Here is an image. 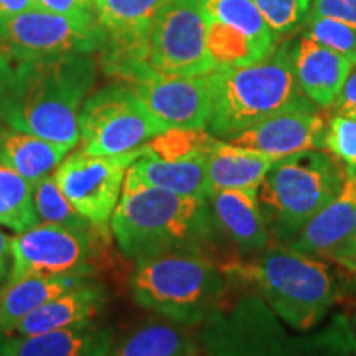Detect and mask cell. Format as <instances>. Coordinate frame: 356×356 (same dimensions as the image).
Returning <instances> with one entry per match:
<instances>
[{"label":"cell","mask_w":356,"mask_h":356,"mask_svg":"<svg viewBox=\"0 0 356 356\" xmlns=\"http://www.w3.org/2000/svg\"><path fill=\"white\" fill-rule=\"evenodd\" d=\"M208 207L213 222L243 251H259L267 246L269 233L257 191L211 190Z\"/></svg>","instance_id":"cell-18"},{"label":"cell","mask_w":356,"mask_h":356,"mask_svg":"<svg viewBox=\"0 0 356 356\" xmlns=\"http://www.w3.org/2000/svg\"><path fill=\"white\" fill-rule=\"evenodd\" d=\"M346 167L323 150L275 160L257 190L261 211L275 234L292 239L337 197Z\"/></svg>","instance_id":"cell-6"},{"label":"cell","mask_w":356,"mask_h":356,"mask_svg":"<svg viewBox=\"0 0 356 356\" xmlns=\"http://www.w3.org/2000/svg\"><path fill=\"white\" fill-rule=\"evenodd\" d=\"M35 7H37L35 0H0V17L17 15Z\"/></svg>","instance_id":"cell-35"},{"label":"cell","mask_w":356,"mask_h":356,"mask_svg":"<svg viewBox=\"0 0 356 356\" xmlns=\"http://www.w3.org/2000/svg\"><path fill=\"white\" fill-rule=\"evenodd\" d=\"M38 222L32 184L10 168L0 165V226L22 233Z\"/></svg>","instance_id":"cell-26"},{"label":"cell","mask_w":356,"mask_h":356,"mask_svg":"<svg viewBox=\"0 0 356 356\" xmlns=\"http://www.w3.org/2000/svg\"><path fill=\"white\" fill-rule=\"evenodd\" d=\"M12 267V238L0 229V284L7 280Z\"/></svg>","instance_id":"cell-34"},{"label":"cell","mask_w":356,"mask_h":356,"mask_svg":"<svg viewBox=\"0 0 356 356\" xmlns=\"http://www.w3.org/2000/svg\"><path fill=\"white\" fill-rule=\"evenodd\" d=\"M208 145L204 149L175 155V157H162V155L150 152L145 145L144 154L132 163L129 173L142 184L155 186V188L185 195V197L208 198L211 191L207 170Z\"/></svg>","instance_id":"cell-16"},{"label":"cell","mask_w":356,"mask_h":356,"mask_svg":"<svg viewBox=\"0 0 356 356\" xmlns=\"http://www.w3.org/2000/svg\"><path fill=\"white\" fill-rule=\"evenodd\" d=\"M292 48L286 42L256 63L215 68L207 74L211 102L208 134L228 140L273 115L314 108L297 83Z\"/></svg>","instance_id":"cell-2"},{"label":"cell","mask_w":356,"mask_h":356,"mask_svg":"<svg viewBox=\"0 0 356 356\" xmlns=\"http://www.w3.org/2000/svg\"><path fill=\"white\" fill-rule=\"evenodd\" d=\"M208 198L185 197L145 185L127 170L111 218V233L129 259L198 248L211 234Z\"/></svg>","instance_id":"cell-3"},{"label":"cell","mask_w":356,"mask_h":356,"mask_svg":"<svg viewBox=\"0 0 356 356\" xmlns=\"http://www.w3.org/2000/svg\"><path fill=\"white\" fill-rule=\"evenodd\" d=\"M144 149L115 155H95L79 149L61 160L53 180L83 218L96 226H109L127 170Z\"/></svg>","instance_id":"cell-11"},{"label":"cell","mask_w":356,"mask_h":356,"mask_svg":"<svg viewBox=\"0 0 356 356\" xmlns=\"http://www.w3.org/2000/svg\"><path fill=\"white\" fill-rule=\"evenodd\" d=\"M254 284L284 322L309 330L327 314L337 296L335 279L325 262L293 249H273L251 262L222 267Z\"/></svg>","instance_id":"cell-5"},{"label":"cell","mask_w":356,"mask_h":356,"mask_svg":"<svg viewBox=\"0 0 356 356\" xmlns=\"http://www.w3.org/2000/svg\"><path fill=\"white\" fill-rule=\"evenodd\" d=\"M109 356H193V343L177 322H152L129 333Z\"/></svg>","instance_id":"cell-23"},{"label":"cell","mask_w":356,"mask_h":356,"mask_svg":"<svg viewBox=\"0 0 356 356\" xmlns=\"http://www.w3.org/2000/svg\"><path fill=\"white\" fill-rule=\"evenodd\" d=\"M204 22L218 20L239 30L266 51H274L275 35L252 0H202Z\"/></svg>","instance_id":"cell-24"},{"label":"cell","mask_w":356,"mask_h":356,"mask_svg":"<svg viewBox=\"0 0 356 356\" xmlns=\"http://www.w3.org/2000/svg\"><path fill=\"white\" fill-rule=\"evenodd\" d=\"M323 47L340 53L356 65V30L353 26L333 19L315 17L307 25V35Z\"/></svg>","instance_id":"cell-28"},{"label":"cell","mask_w":356,"mask_h":356,"mask_svg":"<svg viewBox=\"0 0 356 356\" xmlns=\"http://www.w3.org/2000/svg\"><path fill=\"white\" fill-rule=\"evenodd\" d=\"M70 152L68 147L0 122V165L19 173L29 184L53 175Z\"/></svg>","instance_id":"cell-21"},{"label":"cell","mask_w":356,"mask_h":356,"mask_svg":"<svg viewBox=\"0 0 356 356\" xmlns=\"http://www.w3.org/2000/svg\"><path fill=\"white\" fill-rule=\"evenodd\" d=\"M104 32L99 25L78 24L68 17L35 7L0 17V60L10 66L70 53H99Z\"/></svg>","instance_id":"cell-9"},{"label":"cell","mask_w":356,"mask_h":356,"mask_svg":"<svg viewBox=\"0 0 356 356\" xmlns=\"http://www.w3.org/2000/svg\"><path fill=\"white\" fill-rule=\"evenodd\" d=\"M89 277H22L0 289V337H10L22 320Z\"/></svg>","instance_id":"cell-22"},{"label":"cell","mask_w":356,"mask_h":356,"mask_svg":"<svg viewBox=\"0 0 356 356\" xmlns=\"http://www.w3.org/2000/svg\"><path fill=\"white\" fill-rule=\"evenodd\" d=\"M127 84L155 118L168 129L207 131L210 121V86L203 76H165L149 71Z\"/></svg>","instance_id":"cell-12"},{"label":"cell","mask_w":356,"mask_h":356,"mask_svg":"<svg viewBox=\"0 0 356 356\" xmlns=\"http://www.w3.org/2000/svg\"><path fill=\"white\" fill-rule=\"evenodd\" d=\"M10 74H12V66L6 63V61L0 60V111H2L3 99H6L8 81H10Z\"/></svg>","instance_id":"cell-37"},{"label":"cell","mask_w":356,"mask_h":356,"mask_svg":"<svg viewBox=\"0 0 356 356\" xmlns=\"http://www.w3.org/2000/svg\"><path fill=\"white\" fill-rule=\"evenodd\" d=\"M109 226L73 229L38 225L12 238V267L7 280L22 277H92L104 262Z\"/></svg>","instance_id":"cell-7"},{"label":"cell","mask_w":356,"mask_h":356,"mask_svg":"<svg viewBox=\"0 0 356 356\" xmlns=\"http://www.w3.org/2000/svg\"><path fill=\"white\" fill-rule=\"evenodd\" d=\"M275 35L292 32L309 12L310 0H252Z\"/></svg>","instance_id":"cell-30"},{"label":"cell","mask_w":356,"mask_h":356,"mask_svg":"<svg viewBox=\"0 0 356 356\" xmlns=\"http://www.w3.org/2000/svg\"><path fill=\"white\" fill-rule=\"evenodd\" d=\"M332 106L335 114L356 118V65L350 70L348 78Z\"/></svg>","instance_id":"cell-33"},{"label":"cell","mask_w":356,"mask_h":356,"mask_svg":"<svg viewBox=\"0 0 356 356\" xmlns=\"http://www.w3.org/2000/svg\"><path fill=\"white\" fill-rule=\"evenodd\" d=\"M355 327H356V314H355Z\"/></svg>","instance_id":"cell-39"},{"label":"cell","mask_w":356,"mask_h":356,"mask_svg":"<svg viewBox=\"0 0 356 356\" xmlns=\"http://www.w3.org/2000/svg\"><path fill=\"white\" fill-rule=\"evenodd\" d=\"M221 270L202 249L186 248L136 261L134 300L177 323H198L222 293Z\"/></svg>","instance_id":"cell-4"},{"label":"cell","mask_w":356,"mask_h":356,"mask_svg":"<svg viewBox=\"0 0 356 356\" xmlns=\"http://www.w3.org/2000/svg\"><path fill=\"white\" fill-rule=\"evenodd\" d=\"M109 302V291L99 280L89 277L37 309L17 325L12 335H40L92 323Z\"/></svg>","instance_id":"cell-15"},{"label":"cell","mask_w":356,"mask_h":356,"mask_svg":"<svg viewBox=\"0 0 356 356\" xmlns=\"http://www.w3.org/2000/svg\"><path fill=\"white\" fill-rule=\"evenodd\" d=\"M204 24H207V50L215 68L252 65L269 55V51H266L261 44L233 26L218 20L204 22Z\"/></svg>","instance_id":"cell-25"},{"label":"cell","mask_w":356,"mask_h":356,"mask_svg":"<svg viewBox=\"0 0 356 356\" xmlns=\"http://www.w3.org/2000/svg\"><path fill=\"white\" fill-rule=\"evenodd\" d=\"M145 63L165 76H203L215 70L202 0H168L160 8L149 29Z\"/></svg>","instance_id":"cell-10"},{"label":"cell","mask_w":356,"mask_h":356,"mask_svg":"<svg viewBox=\"0 0 356 356\" xmlns=\"http://www.w3.org/2000/svg\"><path fill=\"white\" fill-rule=\"evenodd\" d=\"M356 236V172L346 170L345 181L330 203L291 239V249L309 256L335 257Z\"/></svg>","instance_id":"cell-14"},{"label":"cell","mask_w":356,"mask_h":356,"mask_svg":"<svg viewBox=\"0 0 356 356\" xmlns=\"http://www.w3.org/2000/svg\"><path fill=\"white\" fill-rule=\"evenodd\" d=\"M323 149L345 163L346 170L356 172V118L335 114L325 131Z\"/></svg>","instance_id":"cell-29"},{"label":"cell","mask_w":356,"mask_h":356,"mask_svg":"<svg viewBox=\"0 0 356 356\" xmlns=\"http://www.w3.org/2000/svg\"><path fill=\"white\" fill-rule=\"evenodd\" d=\"M3 341L12 356H109L114 333L92 322L40 335H10Z\"/></svg>","instance_id":"cell-19"},{"label":"cell","mask_w":356,"mask_h":356,"mask_svg":"<svg viewBox=\"0 0 356 356\" xmlns=\"http://www.w3.org/2000/svg\"><path fill=\"white\" fill-rule=\"evenodd\" d=\"M333 261H335L337 264L343 266L345 269L356 273V236L353 238V241H351Z\"/></svg>","instance_id":"cell-36"},{"label":"cell","mask_w":356,"mask_h":356,"mask_svg":"<svg viewBox=\"0 0 356 356\" xmlns=\"http://www.w3.org/2000/svg\"><path fill=\"white\" fill-rule=\"evenodd\" d=\"M96 79L92 53L13 65L0 122L73 150L79 144V114Z\"/></svg>","instance_id":"cell-1"},{"label":"cell","mask_w":356,"mask_h":356,"mask_svg":"<svg viewBox=\"0 0 356 356\" xmlns=\"http://www.w3.org/2000/svg\"><path fill=\"white\" fill-rule=\"evenodd\" d=\"M315 17L343 22L356 30V0H314L310 19Z\"/></svg>","instance_id":"cell-32"},{"label":"cell","mask_w":356,"mask_h":356,"mask_svg":"<svg viewBox=\"0 0 356 356\" xmlns=\"http://www.w3.org/2000/svg\"><path fill=\"white\" fill-rule=\"evenodd\" d=\"M325 119L315 108L296 109L257 122L226 142L269 155L274 160L323 149Z\"/></svg>","instance_id":"cell-13"},{"label":"cell","mask_w":356,"mask_h":356,"mask_svg":"<svg viewBox=\"0 0 356 356\" xmlns=\"http://www.w3.org/2000/svg\"><path fill=\"white\" fill-rule=\"evenodd\" d=\"M43 10L68 17L78 24L95 26L97 24L95 0H35Z\"/></svg>","instance_id":"cell-31"},{"label":"cell","mask_w":356,"mask_h":356,"mask_svg":"<svg viewBox=\"0 0 356 356\" xmlns=\"http://www.w3.org/2000/svg\"><path fill=\"white\" fill-rule=\"evenodd\" d=\"M0 356H12L10 353H8L7 346H6V341H3V338L0 340Z\"/></svg>","instance_id":"cell-38"},{"label":"cell","mask_w":356,"mask_h":356,"mask_svg":"<svg viewBox=\"0 0 356 356\" xmlns=\"http://www.w3.org/2000/svg\"><path fill=\"white\" fill-rule=\"evenodd\" d=\"M275 160L213 137L207 149V170L211 190L257 191Z\"/></svg>","instance_id":"cell-20"},{"label":"cell","mask_w":356,"mask_h":356,"mask_svg":"<svg viewBox=\"0 0 356 356\" xmlns=\"http://www.w3.org/2000/svg\"><path fill=\"white\" fill-rule=\"evenodd\" d=\"M170 131L127 84L113 83L91 92L79 114V144L95 155H115L144 149Z\"/></svg>","instance_id":"cell-8"},{"label":"cell","mask_w":356,"mask_h":356,"mask_svg":"<svg viewBox=\"0 0 356 356\" xmlns=\"http://www.w3.org/2000/svg\"><path fill=\"white\" fill-rule=\"evenodd\" d=\"M293 71L302 92L314 104L328 108L335 102L353 63L340 53L309 37L293 44Z\"/></svg>","instance_id":"cell-17"},{"label":"cell","mask_w":356,"mask_h":356,"mask_svg":"<svg viewBox=\"0 0 356 356\" xmlns=\"http://www.w3.org/2000/svg\"><path fill=\"white\" fill-rule=\"evenodd\" d=\"M32 200L38 221L44 225H58L73 229H91L96 225L89 222L74 210L58 185L53 175H48L32 185Z\"/></svg>","instance_id":"cell-27"}]
</instances>
